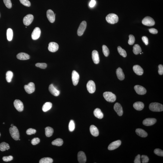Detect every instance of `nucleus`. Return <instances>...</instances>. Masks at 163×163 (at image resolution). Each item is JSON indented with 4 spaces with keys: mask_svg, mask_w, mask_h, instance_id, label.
Returning <instances> with one entry per match:
<instances>
[{
    "mask_svg": "<svg viewBox=\"0 0 163 163\" xmlns=\"http://www.w3.org/2000/svg\"><path fill=\"white\" fill-rule=\"evenodd\" d=\"M9 133L13 139L16 140H19L20 138V134L16 127L13 126L9 129Z\"/></svg>",
    "mask_w": 163,
    "mask_h": 163,
    "instance_id": "nucleus-1",
    "label": "nucleus"
},
{
    "mask_svg": "<svg viewBox=\"0 0 163 163\" xmlns=\"http://www.w3.org/2000/svg\"><path fill=\"white\" fill-rule=\"evenodd\" d=\"M149 107L150 110L153 111L160 112L163 110V105L158 103H151L149 105Z\"/></svg>",
    "mask_w": 163,
    "mask_h": 163,
    "instance_id": "nucleus-2",
    "label": "nucleus"
},
{
    "mask_svg": "<svg viewBox=\"0 0 163 163\" xmlns=\"http://www.w3.org/2000/svg\"><path fill=\"white\" fill-rule=\"evenodd\" d=\"M103 96L106 101L110 103L115 102L116 99V97L115 95L112 92L106 91L104 93Z\"/></svg>",
    "mask_w": 163,
    "mask_h": 163,
    "instance_id": "nucleus-3",
    "label": "nucleus"
},
{
    "mask_svg": "<svg viewBox=\"0 0 163 163\" xmlns=\"http://www.w3.org/2000/svg\"><path fill=\"white\" fill-rule=\"evenodd\" d=\"M106 21L111 24H115L119 21V17L117 15L114 13L109 14L106 16Z\"/></svg>",
    "mask_w": 163,
    "mask_h": 163,
    "instance_id": "nucleus-4",
    "label": "nucleus"
},
{
    "mask_svg": "<svg viewBox=\"0 0 163 163\" xmlns=\"http://www.w3.org/2000/svg\"><path fill=\"white\" fill-rule=\"evenodd\" d=\"M142 24L146 26H151L155 25V22L153 18L150 16H147L142 21Z\"/></svg>",
    "mask_w": 163,
    "mask_h": 163,
    "instance_id": "nucleus-5",
    "label": "nucleus"
},
{
    "mask_svg": "<svg viewBox=\"0 0 163 163\" xmlns=\"http://www.w3.org/2000/svg\"><path fill=\"white\" fill-rule=\"evenodd\" d=\"M87 26V22L85 21H83L81 23L78 29L77 33L79 36H82Z\"/></svg>",
    "mask_w": 163,
    "mask_h": 163,
    "instance_id": "nucleus-6",
    "label": "nucleus"
},
{
    "mask_svg": "<svg viewBox=\"0 0 163 163\" xmlns=\"http://www.w3.org/2000/svg\"><path fill=\"white\" fill-rule=\"evenodd\" d=\"M24 88L25 91L29 94H30L34 92L35 90V87L34 83L32 82H30L27 85H25Z\"/></svg>",
    "mask_w": 163,
    "mask_h": 163,
    "instance_id": "nucleus-7",
    "label": "nucleus"
},
{
    "mask_svg": "<svg viewBox=\"0 0 163 163\" xmlns=\"http://www.w3.org/2000/svg\"><path fill=\"white\" fill-rule=\"evenodd\" d=\"M87 90L90 93H93L95 91V85L93 81H89L87 84Z\"/></svg>",
    "mask_w": 163,
    "mask_h": 163,
    "instance_id": "nucleus-8",
    "label": "nucleus"
},
{
    "mask_svg": "<svg viewBox=\"0 0 163 163\" xmlns=\"http://www.w3.org/2000/svg\"><path fill=\"white\" fill-rule=\"evenodd\" d=\"M33 20L34 16L33 15L30 14L27 15L23 18V23L24 25L28 26L31 24Z\"/></svg>",
    "mask_w": 163,
    "mask_h": 163,
    "instance_id": "nucleus-9",
    "label": "nucleus"
},
{
    "mask_svg": "<svg viewBox=\"0 0 163 163\" xmlns=\"http://www.w3.org/2000/svg\"><path fill=\"white\" fill-rule=\"evenodd\" d=\"M14 105L16 109L19 112H22L24 109V105L22 101L20 100H15L14 102Z\"/></svg>",
    "mask_w": 163,
    "mask_h": 163,
    "instance_id": "nucleus-10",
    "label": "nucleus"
},
{
    "mask_svg": "<svg viewBox=\"0 0 163 163\" xmlns=\"http://www.w3.org/2000/svg\"><path fill=\"white\" fill-rule=\"evenodd\" d=\"M80 75L79 73L75 71H72V83L75 86H76L78 84L79 80Z\"/></svg>",
    "mask_w": 163,
    "mask_h": 163,
    "instance_id": "nucleus-11",
    "label": "nucleus"
},
{
    "mask_svg": "<svg viewBox=\"0 0 163 163\" xmlns=\"http://www.w3.org/2000/svg\"><path fill=\"white\" fill-rule=\"evenodd\" d=\"M41 31L38 27H36L34 30L32 34V38L34 40H37L40 37Z\"/></svg>",
    "mask_w": 163,
    "mask_h": 163,
    "instance_id": "nucleus-12",
    "label": "nucleus"
},
{
    "mask_svg": "<svg viewBox=\"0 0 163 163\" xmlns=\"http://www.w3.org/2000/svg\"><path fill=\"white\" fill-rule=\"evenodd\" d=\"M121 144V141L120 140L113 142L109 145L108 149L110 151H112L117 148Z\"/></svg>",
    "mask_w": 163,
    "mask_h": 163,
    "instance_id": "nucleus-13",
    "label": "nucleus"
},
{
    "mask_svg": "<svg viewBox=\"0 0 163 163\" xmlns=\"http://www.w3.org/2000/svg\"><path fill=\"white\" fill-rule=\"evenodd\" d=\"M135 91L138 94L143 95L147 92V90L144 87L139 85H136L134 87Z\"/></svg>",
    "mask_w": 163,
    "mask_h": 163,
    "instance_id": "nucleus-14",
    "label": "nucleus"
},
{
    "mask_svg": "<svg viewBox=\"0 0 163 163\" xmlns=\"http://www.w3.org/2000/svg\"><path fill=\"white\" fill-rule=\"evenodd\" d=\"M156 122V120L154 118H147L143 120V123L146 126H151L153 125Z\"/></svg>",
    "mask_w": 163,
    "mask_h": 163,
    "instance_id": "nucleus-15",
    "label": "nucleus"
},
{
    "mask_svg": "<svg viewBox=\"0 0 163 163\" xmlns=\"http://www.w3.org/2000/svg\"><path fill=\"white\" fill-rule=\"evenodd\" d=\"M78 160L80 163H86L87 161V158L85 153L83 151H80L77 155Z\"/></svg>",
    "mask_w": 163,
    "mask_h": 163,
    "instance_id": "nucleus-16",
    "label": "nucleus"
},
{
    "mask_svg": "<svg viewBox=\"0 0 163 163\" xmlns=\"http://www.w3.org/2000/svg\"><path fill=\"white\" fill-rule=\"evenodd\" d=\"M58 45L56 43L51 42L49 44L48 49L50 52H54L58 50Z\"/></svg>",
    "mask_w": 163,
    "mask_h": 163,
    "instance_id": "nucleus-17",
    "label": "nucleus"
},
{
    "mask_svg": "<svg viewBox=\"0 0 163 163\" xmlns=\"http://www.w3.org/2000/svg\"><path fill=\"white\" fill-rule=\"evenodd\" d=\"M47 16L49 21L53 23L55 21V15L52 10L49 9L47 11Z\"/></svg>",
    "mask_w": 163,
    "mask_h": 163,
    "instance_id": "nucleus-18",
    "label": "nucleus"
},
{
    "mask_svg": "<svg viewBox=\"0 0 163 163\" xmlns=\"http://www.w3.org/2000/svg\"><path fill=\"white\" fill-rule=\"evenodd\" d=\"M114 108L119 116H121L123 115V108L121 104L119 103H116L114 106Z\"/></svg>",
    "mask_w": 163,
    "mask_h": 163,
    "instance_id": "nucleus-19",
    "label": "nucleus"
},
{
    "mask_svg": "<svg viewBox=\"0 0 163 163\" xmlns=\"http://www.w3.org/2000/svg\"><path fill=\"white\" fill-rule=\"evenodd\" d=\"M49 90L51 93L55 96H58L60 94V91L54 87L53 84H51L49 86Z\"/></svg>",
    "mask_w": 163,
    "mask_h": 163,
    "instance_id": "nucleus-20",
    "label": "nucleus"
},
{
    "mask_svg": "<svg viewBox=\"0 0 163 163\" xmlns=\"http://www.w3.org/2000/svg\"><path fill=\"white\" fill-rule=\"evenodd\" d=\"M92 58L94 63L96 64H98L99 62V53L96 50H94L92 53Z\"/></svg>",
    "mask_w": 163,
    "mask_h": 163,
    "instance_id": "nucleus-21",
    "label": "nucleus"
},
{
    "mask_svg": "<svg viewBox=\"0 0 163 163\" xmlns=\"http://www.w3.org/2000/svg\"><path fill=\"white\" fill-rule=\"evenodd\" d=\"M133 71L136 74L138 75H142L143 73V69L138 65H135L133 67Z\"/></svg>",
    "mask_w": 163,
    "mask_h": 163,
    "instance_id": "nucleus-22",
    "label": "nucleus"
},
{
    "mask_svg": "<svg viewBox=\"0 0 163 163\" xmlns=\"http://www.w3.org/2000/svg\"><path fill=\"white\" fill-rule=\"evenodd\" d=\"M18 59L21 60H27L30 58V56L28 54L24 53H20L18 54L16 56Z\"/></svg>",
    "mask_w": 163,
    "mask_h": 163,
    "instance_id": "nucleus-23",
    "label": "nucleus"
},
{
    "mask_svg": "<svg viewBox=\"0 0 163 163\" xmlns=\"http://www.w3.org/2000/svg\"><path fill=\"white\" fill-rule=\"evenodd\" d=\"M117 77L120 80H123L125 78V76L122 69L119 68L117 69L116 71Z\"/></svg>",
    "mask_w": 163,
    "mask_h": 163,
    "instance_id": "nucleus-24",
    "label": "nucleus"
},
{
    "mask_svg": "<svg viewBox=\"0 0 163 163\" xmlns=\"http://www.w3.org/2000/svg\"><path fill=\"white\" fill-rule=\"evenodd\" d=\"M91 134L94 137H97L99 135V131L96 127L94 125L91 126L90 127Z\"/></svg>",
    "mask_w": 163,
    "mask_h": 163,
    "instance_id": "nucleus-25",
    "label": "nucleus"
},
{
    "mask_svg": "<svg viewBox=\"0 0 163 163\" xmlns=\"http://www.w3.org/2000/svg\"><path fill=\"white\" fill-rule=\"evenodd\" d=\"M144 105L143 103L140 102H137L134 103L133 107L134 108L138 111H141L143 109Z\"/></svg>",
    "mask_w": 163,
    "mask_h": 163,
    "instance_id": "nucleus-26",
    "label": "nucleus"
},
{
    "mask_svg": "<svg viewBox=\"0 0 163 163\" xmlns=\"http://www.w3.org/2000/svg\"><path fill=\"white\" fill-rule=\"evenodd\" d=\"M94 114L95 116L99 119H103L104 115L100 109L99 108H96L94 111Z\"/></svg>",
    "mask_w": 163,
    "mask_h": 163,
    "instance_id": "nucleus-27",
    "label": "nucleus"
},
{
    "mask_svg": "<svg viewBox=\"0 0 163 163\" xmlns=\"http://www.w3.org/2000/svg\"><path fill=\"white\" fill-rule=\"evenodd\" d=\"M136 132L137 135L141 137H146L148 135L147 133V132L142 129H136Z\"/></svg>",
    "mask_w": 163,
    "mask_h": 163,
    "instance_id": "nucleus-28",
    "label": "nucleus"
},
{
    "mask_svg": "<svg viewBox=\"0 0 163 163\" xmlns=\"http://www.w3.org/2000/svg\"><path fill=\"white\" fill-rule=\"evenodd\" d=\"M52 104L50 102H47L42 107V110L44 112H46L50 110L52 107Z\"/></svg>",
    "mask_w": 163,
    "mask_h": 163,
    "instance_id": "nucleus-29",
    "label": "nucleus"
},
{
    "mask_svg": "<svg viewBox=\"0 0 163 163\" xmlns=\"http://www.w3.org/2000/svg\"><path fill=\"white\" fill-rule=\"evenodd\" d=\"M54 130L52 127H48L45 128V134L47 137H50L52 135Z\"/></svg>",
    "mask_w": 163,
    "mask_h": 163,
    "instance_id": "nucleus-30",
    "label": "nucleus"
},
{
    "mask_svg": "<svg viewBox=\"0 0 163 163\" xmlns=\"http://www.w3.org/2000/svg\"><path fill=\"white\" fill-rule=\"evenodd\" d=\"M10 149V147L8 144L6 142H3L0 144V151H4L8 150Z\"/></svg>",
    "mask_w": 163,
    "mask_h": 163,
    "instance_id": "nucleus-31",
    "label": "nucleus"
},
{
    "mask_svg": "<svg viewBox=\"0 0 163 163\" xmlns=\"http://www.w3.org/2000/svg\"><path fill=\"white\" fill-rule=\"evenodd\" d=\"M142 49L141 47L138 44H135L133 48V52L134 54L137 55L141 53Z\"/></svg>",
    "mask_w": 163,
    "mask_h": 163,
    "instance_id": "nucleus-32",
    "label": "nucleus"
},
{
    "mask_svg": "<svg viewBox=\"0 0 163 163\" xmlns=\"http://www.w3.org/2000/svg\"><path fill=\"white\" fill-rule=\"evenodd\" d=\"M63 141L62 139L58 138L52 142V144L53 145L60 146L63 144Z\"/></svg>",
    "mask_w": 163,
    "mask_h": 163,
    "instance_id": "nucleus-33",
    "label": "nucleus"
},
{
    "mask_svg": "<svg viewBox=\"0 0 163 163\" xmlns=\"http://www.w3.org/2000/svg\"><path fill=\"white\" fill-rule=\"evenodd\" d=\"M13 36V32L11 28H8L7 31V40L9 41L12 40Z\"/></svg>",
    "mask_w": 163,
    "mask_h": 163,
    "instance_id": "nucleus-34",
    "label": "nucleus"
},
{
    "mask_svg": "<svg viewBox=\"0 0 163 163\" xmlns=\"http://www.w3.org/2000/svg\"><path fill=\"white\" fill-rule=\"evenodd\" d=\"M13 75V73L11 71H8L6 72V79L8 83H10L11 82Z\"/></svg>",
    "mask_w": 163,
    "mask_h": 163,
    "instance_id": "nucleus-35",
    "label": "nucleus"
},
{
    "mask_svg": "<svg viewBox=\"0 0 163 163\" xmlns=\"http://www.w3.org/2000/svg\"><path fill=\"white\" fill-rule=\"evenodd\" d=\"M53 159L50 157H45L40 160V163H52L53 162Z\"/></svg>",
    "mask_w": 163,
    "mask_h": 163,
    "instance_id": "nucleus-36",
    "label": "nucleus"
},
{
    "mask_svg": "<svg viewBox=\"0 0 163 163\" xmlns=\"http://www.w3.org/2000/svg\"><path fill=\"white\" fill-rule=\"evenodd\" d=\"M118 51L120 55L124 57H126L127 54L125 50L122 49L120 46L118 47Z\"/></svg>",
    "mask_w": 163,
    "mask_h": 163,
    "instance_id": "nucleus-37",
    "label": "nucleus"
},
{
    "mask_svg": "<svg viewBox=\"0 0 163 163\" xmlns=\"http://www.w3.org/2000/svg\"><path fill=\"white\" fill-rule=\"evenodd\" d=\"M102 48L103 54L105 56L107 57L109 54V51L108 48L106 45H103Z\"/></svg>",
    "mask_w": 163,
    "mask_h": 163,
    "instance_id": "nucleus-38",
    "label": "nucleus"
},
{
    "mask_svg": "<svg viewBox=\"0 0 163 163\" xmlns=\"http://www.w3.org/2000/svg\"><path fill=\"white\" fill-rule=\"evenodd\" d=\"M75 128V124L74 121L71 120L70 121L69 125V129L70 131L72 132L74 130Z\"/></svg>",
    "mask_w": 163,
    "mask_h": 163,
    "instance_id": "nucleus-39",
    "label": "nucleus"
},
{
    "mask_svg": "<svg viewBox=\"0 0 163 163\" xmlns=\"http://www.w3.org/2000/svg\"><path fill=\"white\" fill-rule=\"evenodd\" d=\"M129 40L128 41V44L130 45L134 44L135 42V38L133 35H130L129 36Z\"/></svg>",
    "mask_w": 163,
    "mask_h": 163,
    "instance_id": "nucleus-40",
    "label": "nucleus"
},
{
    "mask_svg": "<svg viewBox=\"0 0 163 163\" xmlns=\"http://www.w3.org/2000/svg\"><path fill=\"white\" fill-rule=\"evenodd\" d=\"M3 1L5 6L7 8H12V4L11 0H3Z\"/></svg>",
    "mask_w": 163,
    "mask_h": 163,
    "instance_id": "nucleus-41",
    "label": "nucleus"
},
{
    "mask_svg": "<svg viewBox=\"0 0 163 163\" xmlns=\"http://www.w3.org/2000/svg\"><path fill=\"white\" fill-rule=\"evenodd\" d=\"M36 67L42 69L46 68L47 67L46 64L45 63H38L36 64Z\"/></svg>",
    "mask_w": 163,
    "mask_h": 163,
    "instance_id": "nucleus-42",
    "label": "nucleus"
},
{
    "mask_svg": "<svg viewBox=\"0 0 163 163\" xmlns=\"http://www.w3.org/2000/svg\"><path fill=\"white\" fill-rule=\"evenodd\" d=\"M154 153L158 156H163V151L160 149H156L154 151Z\"/></svg>",
    "mask_w": 163,
    "mask_h": 163,
    "instance_id": "nucleus-43",
    "label": "nucleus"
},
{
    "mask_svg": "<svg viewBox=\"0 0 163 163\" xmlns=\"http://www.w3.org/2000/svg\"><path fill=\"white\" fill-rule=\"evenodd\" d=\"M20 3L24 6L29 7L31 6V3L28 0H20Z\"/></svg>",
    "mask_w": 163,
    "mask_h": 163,
    "instance_id": "nucleus-44",
    "label": "nucleus"
},
{
    "mask_svg": "<svg viewBox=\"0 0 163 163\" xmlns=\"http://www.w3.org/2000/svg\"><path fill=\"white\" fill-rule=\"evenodd\" d=\"M36 131L34 129L30 128L28 129L26 131V133L27 135H31L35 134L36 133Z\"/></svg>",
    "mask_w": 163,
    "mask_h": 163,
    "instance_id": "nucleus-45",
    "label": "nucleus"
},
{
    "mask_svg": "<svg viewBox=\"0 0 163 163\" xmlns=\"http://www.w3.org/2000/svg\"><path fill=\"white\" fill-rule=\"evenodd\" d=\"M13 157L12 155L8 156H4L3 158V160L4 161L8 162L11 161L13 159Z\"/></svg>",
    "mask_w": 163,
    "mask_h": 163,
    "instance_id": "nucleus-46",
    "label": "nucleus"
},
{
    "mask_svg": "<svg viewBox=\"0 0 163 163\" xmlns=\"http://www.w3.org/2000/svg\"><path fill=\"white\" fill-rule=\"evenodd\" d=\"M40 139L38 138H33L31 141L32 144L34 145L38 144L40 142Z\"/></svg>",
    "mask_w": 163,
    "mask_h": 163,
    "instance_id": "nucleus-47",
    "label": "nucleus"
},
{
    "mask_svg": "<svg viewBox=\"0 0 163 163\" xmlns=\"http://www.w3.org/2000/svg\"><path fill=\"white\" fill-rule=\"evenodd\" d=\"M141 158L142 163H147L148 162L149 158L147 155H143L141 156Z\"/></svg>",
    "mask_w": 163,
    "mask_h": 163,
    "instance_id": "nucleus-48",
    "label": "nucleus"
},
{
    "mask_svg": "<svg viewBox=\"0 0 163 163\" xmlns=\"http://www.w3.org/2000/svg\"><path fill=\"white\" fill-rule=\"evenodd\" d=\"M159 73L160 75H162L163 74V65L160 64L159 65Z\"/></svg>",
    "mask_w": 163,
    "mask_h": 163,
    "instance_id": "nucleus-49",
    "label": "nucleus"
},
{
    "mask_svg": "<svg viewBox=\"0 0 163 163\" xmlns=\"http://www.w3.org/2000/svg\"><path fill=\"white\" fill-rule=\"evenodd\" d=\"M135 163H140L141 161H140V155H138L136 156L135 158V161H134Z\"/></svg>",
    "mask_w": 163,
    "mask_h": 163,
    "instance_id": "nucleus-50",
    "label": "nucleus"
},
{
    "mask_svg": "<svg viewBox=\"0 0 163 163\" xmlns=\"http://www.w3.org/2000/svg\"><path fill=\"white\" fill-rule=\"evenodd\" d=\"M142 40L146 45H147L148 44V39L146 36H144L142 37Z\"/></svg>",
    "mask_w": 163,
    "mask_h": 163,
    "instance_id": "nucleus-51",
    "label": "nucleus"
},
{
    "mask_svg": "<svg viewBox=\"0 0 163 163\" xmlns=\"http://www.w3.org/2000/svg\"><path fill=\"white\" fill-rule=\"evenodd\" d=\"M149 31L150 33L153 34H156L158 32L157 30L154 28L150 29H149Z\"/></svg>",
    "mask_w": 163,
    "mask_h": 163,
    "instance_id": "nucleus-52",
    "label": "nucleus"
},
{
    "mask_svg": "<svg viewBox=\"0 0 163 163\" xmlns=\"http://www.w3.org/2000/svg\"><path fill=\"white\" fill-rule=\"evenodd\" d=\"M96 1L95 0H91L89 4V6L91 7H93L95 5Z\"/></svg>",
    "mask_w": 163,
    "mask_h": 163,
    "instance_id": "nucleus-53",
    "label": "nucleus"
},
{
    "mask_svg": "<svg viewBox=\"0 0 163 163\" xmlns=\"http://www.w3.org/2000/svg\"><path fill=\"white\" fill-rule=\"evenodd\" d=\"M13 126V124H11V127H12Z\"/></svg>",
    "mask_w": 163,
    "mask_h": 163,
    "instance_id": "nucleus-54",
    "label": "nucleus"
},
{
    "mask_svg": "<svg viewBox=\"0 0 163 163\" xmlns=\"http://www.w3.org/2000/svg\"><path fill=\"white\" fill-rule=\"evenodd\" d=\"M1 136V134L0 133V137Z\"/></svg>",
    "mask_w": 163,
    "mask_h": 163,
    "instance_id": "nucleus-55",
    "label": "nucleus"
},
{
    "mask_svg": "<svg viewBox=\"0 0 163 163\" xmlns=\"http://www.w3.org/2000/svg\"><path fill=\"white\" fill-rule=\"evenodd\" d=\"M3 124H5V123H3Z\"/></svg>",
    "mask_w": 163,
    "mask_h": 163,
    "instance_id": "nucleus-56",
    "label": "nucleus"
},
{
    "mask_svg": "<svg viewBox=\"0 0 163 163\" xmlns=\"http://www.w3.org/2000/svg\"><path fill=\"white\" fill-rule=\"evenodd\" d=\"M19 140H20V139H19Z\"/></svg>",
    "mask_w": 163,
    "mask_h": 163,
    "instance_id": "nucleus-57",
    "label": "nucleus"
}]
</instances>
